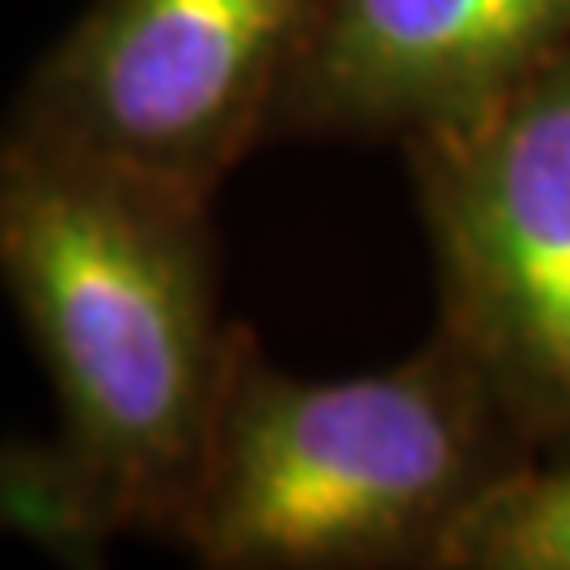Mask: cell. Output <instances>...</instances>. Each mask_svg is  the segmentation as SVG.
<instances>
[{"mask_svg":"<svg viewBox=\"0 0 570 570\" xmlns=\"http://www.w3.org/2000/svg\"><path fill=\"white\" fill-rule=\"evenodd\" d=\"M503 428L494 389L444 330L355 376L284 372L242 330L178 546L216 570L435 562L503 473Z\"/></svg>","mask_w":570,"mask_h":570,"instance_id":"cell-2","label":"cell"},{"mask_svg":"<svg viewBox=\"0 0 570 570\" xmlns=\"http://www.w3.org/2000/svg\"><path fill=\"white\" fill-rule=\"evenodd\" d=\"M406 144L444 334L487 376L511 431L570 449V51Z\"/></svg>","mask_w":570,"mask_h":570,"instance_id":"cell-3","label":"cell"},{"mask_svg":"<svg viewBox=\"0 0 570 570\" xmlns=\"http://www.w3.org/2000/svg\"><path fill=\"white\" fill-rule=\"evenodd\" d=\"M0 287L60 410L51 482L85 537H183L242 330L212 195L0 127Z\"/></svg>","mask_w":570,"mask_h":570,"instance_id":"cell-1","label":"cell"},{"mask_svg":"<svg viewBox=\"0 0 570 570\" xmlns=\"http://www.w3.org/2000/svg\"><path fill=\"white\" fill-rule=\"evenodd\" d=\"M570 51V0H326L271 131L419 136Z\"/></svg>","mask_w":570,"mask_h":570,"instance_id":"cell-5","label":"cell"},{"mask_svg":"<svg viewBox=\"0 0 570 570\" xmlns=\"http://www.w3.org/2000/svg\"><path fill=\"white\" fill-rule=\"evenodd\" d=\"M326 0H94L9 110L68 153L216 195L275 127Z\"/></svg>","mask_w":570,"mask_h":570,"instance_id":"cell-4","label":"cell"},{"mask_svg":"<svg viewBox=\"0 0 570 570\" xmlns=\"http://www.w3.org/2000/svg\"><path fill=\"white\" fill-rule=\"evenodd\" d=\"M456 570H570V456L503 469L435 553Z\"/></svg>","mask_w":570,"mask_h":570,"instance_id":"cell-6","label":"cell"}]
</instances>
